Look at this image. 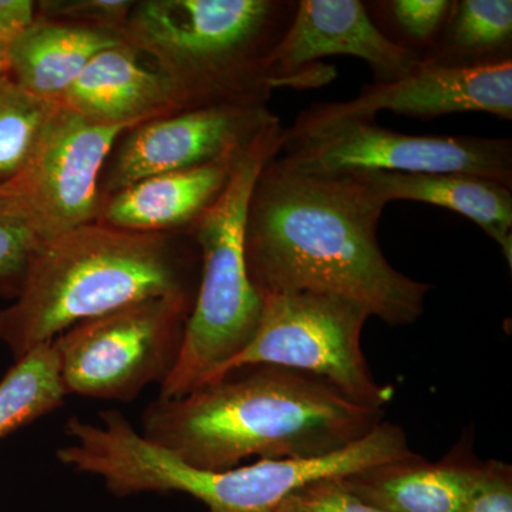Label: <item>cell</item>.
Instances as JSON below:
<instances>
[{"label":"cell","instance_id":"obj_1","mask_svg":"<svg viewBox=\"0 0 512 512\" xmlns=\"http://www.w3.org/2000/svg\"><path fill=\"white\" fill-rule=\"evenodd\" d=\"M386 205L360 173H306L272 158L252 190L245 227L256 291L262 298L329 293L366 306L387 325H412L431 286L384 256L377 228Z\"/></svg>","mask_w":512,"mask_h":512},{"label":"cell","instance_id":"obj_2","mask_svg":"<svg viewBox=\"0 0 512 512\" xmlns=\"http://www.w3.org/2000/svg\"><path fill=\"white\" fill-rule=\"evenodd\" d=\"M383 421V409L353 402L319 377L254 365L184 396L158 397L143 414L141 436L188 466L227 471L249 457L330 456Z\"/></svg>","mask_w":512,"mask_h":512},{"label":"cell","instance_id":"obj_3","mask_svg":"<svg viewBox=\"0 0 512 512\" xmlns=\"http://www.w3.org/2000/svg\"><path fill=\"white\" fill-rule=\"evenodd\" d=\"M137 232L90 222L43 239L16 301L0 311L15 360L67 329L147 299L197 292L201 256L191 234Z\"/></svg>","mask_w":512,"mask_h":512},{"label":"cell","instance_id":"obj_4","mask_svg":"<svg viewBox=\"0 0 512 512\" xmlns=\"http://www.w3.org/2000/svg\"><path fill=\"white\" fill-rule=\"evenodd\" d=\"M289 0L134 2L124 40L153 57L181 110L268 104L269 57L291 22Z\"/></svg>","mask_w":512,"mask_h":512},{"label":"cell","instance_id":"obj_5","mask_svg":"<svg viewBox=\"0 0 512 512\" xmlns=\"http://www.w3.org/2000/svg\"><path fill=\"white\" fill-rule=\"evenodd\" d=\"M284 131L278 121L255 138L221 197L190 229L200 249V282L177 365L161 384L163 399L208 382L254 338L264 298L249 278L245 259L248 205L259 174L281 153Z\"/></svg>","mask_w":512,"mask_h":512},{"label":"cell","instance_id":"obj_6","mask_svg":"<svg viewBox=\"0 0 512 512\" xmlns=\"http://www.w3.org/2000/svg\"><path fill=\"white\" fill-rule=\"evenodd\" d=\"M195 296L147 299L57 336L52 345L67 396L130 402L150 384H163L180 357Z\"/></svg>","mask_w":512,"mask_h":512},{"label":"cell","instance_id":"obj_7","mask_svg":"<svg viewBox=\"0 0 512 512\" xmlns=\"http://www.w3.org/2000/svg\"><path fill=\"white\" fill-rule=\"evenodd\" d=\"M369 318L366 306L329 293L264 296L254 338L208 382L239 367L279 366L319 377L353 402L383 409L394 390L376 382L363 355L360 342Z\"/></svg>","mask_w":512,"mask_h":512},{"label":"cell","instance_id":"obj_8","mask_svg":"<svg viewBox=\"0 0 512 512\" xmlns=\"http://www.w3.org/2000/svg\"><path fill=\"white\" fill-rule=\"evenodd\" d=\"M279 154L306 173L470 174L512 188L510 138L412 136L353 121L282 143Z\"/></svg>","mask_w":512,"mask_h":512},{"label":"cell","instance_id":"obj_9","mask_svg":"<svg viewBox=\"0 0 512 512\" xmlns=\"http://www.w3.org/2000/svg\"><path fill=\"white\" fill-rule=\"evenodd\" d=\"M136 126L92 123L57 104L28 167L13 181L43 239L99 220L104 165Z\"/></svg>","mask_w":512,"mask_h":512},{"label":"cell","instance_id":"obj_10","mask_svg":"<svg viewBox=\"0 0 512 512\" xmlns=\"http://www.w3.org/2000/svg\"><path fill=\"white\" fill-rule=\"evenodd\" d=\"M382 111L420 120L478 111L511 121L512 60L481 67H447L421 60L403 79L366 84L352 100L313 104L285 128L284 143L340 124L375 121Z\"/></svg>","mask_w":512,"mask_h":512},{"label":"cell","instance_id":"obj_11","mask_svg":"<svg viewBox=\"0 0 512 512\" xmlns=\"http://www.w3.org/2000/svg\"><path fill=\"white\" fill-rule=\"evenodd\" d=\"M279 117L268 104H221L175 111L128 130L111 154L101 197L153 175L188 170L241 153Z\"/></svg>","mask_w":512,"mask_h":512},{"label":"cell","instance_id":"obj_12","mask_svg":"<svg viewBox=\"0 0 512 512\" xmlns=\"http://www.w3.org/2000/svg\"><path fill=\"white\" fill-rule=\"evenodd\" d=\"M414 454L402 427L383 421L365 439L330 456L258 460L227 471L177 463L168 473V487L173 493L201 501L205 512H276L289 495L305 485L346 477Z\"/></svg>","mask_w":512,"mask_h":512},{"label":"cell","instance_id":"obj_13","mask_svg":"<svg viewBox=\"0 0 512 512\" xmlns=\"http://www.w3.org/2000/svg\"><path fill=\"white\" fill-rule=\"evenodd\" d=\"M352 56L369 64L373 82L403 79L421 57L384 35L360 0H299L288 28L269 57L276 89H309L329 83L333 67L323 57Z\"/></svg>","mask_w":512,"mask_h":512},{"label":"cell","instance_id":"obj_14","mask_svg":"<svg viewBox=\"0 0 512 512\" xmlns=\"http://www.w3.org/2000/svg\"><path fill=\"white\" fill-rule=\"evenodd\" d=\"M464 434L439 461L417 454L340 477L349 493L383 512H457L483 476L485 461Z\"/></svg>","mask_w":512,"mask_h":512},{"label":"cell","instance_id":"obj_15","mask_svg":"<svg viewBox=\"0 0 512 512\" xmlns=\"http://www.w3.org/2000/svg\"><path fill=\"white\" fill-rule=\"evenodd\" d=\"M247 148L201 167L144 178L104 198L97 221L127 231L190 232L221 197Z\"/></svg>","mask_w":512,"mask_h":512},{"label":"cell","instance_id":"obj_16","mask_svg":"<svg viewBox=\"0 0 512 512\" xmlns=\"http://www.w3.org/2000/svg\"><path fill=\"white\" fill-rule=\"evenodd\" d=\"M59 104L96 124H140L181 110L170 82L146 69L126 40L97 53Z\"/></svg>","mask_w":512,"mask_h":512},{"label":"cell","instance_id":"obj_17","mask_svg":"<svg viewBox=\"0 0 512 512\" xmlns=\"http://www.w3.org/2000/svg\"><path fill=\"white\" fill-rule=\"evenodd\" d=\"M124 42L114 30L37 16L8 45L9 76L40 99H62L97 53Z\"/></svg>","mask_w":512,"mask_h":512},{"label":"cell","instance_id":"obj_18","mask_svg":"<svg viewBox=\"0 0 512 512\" xmlns=\"http://www.w3.org/2000/svg\"><path fill=\"white\" fill-rule=\"evenodd\" d=\"M386 204L414 201L464 215L501 248L512 266V188L470 174L360 173Z\"/></svg>","mask_w":512,"mask_h":512},{"label":"cell","instance_id":"obj_19","mask_svg":"<svg viewBox=\"0 0 512 512\" xmlns=\"http://www.w3.org/2000/svg\"><path fill=\"white\" fill-rule=\"evenodd\" d=\"M421 60L447 67L511 62V0H454L436 46Z\"/></svg>","mask_w":512,"mask_h":512},{"label":"cell","instance_id":"obj_20","mask_svg":"<svg viewBox=\"0 0 512 512\" xmlns=\"http://www.w3.org/2000/svg\"><path fill=\"white\" fill-rule=\"evenodd\" d=\"M66 396L52 343L16 360L0 380V439L55 412Z\"/></svg>","mask_w":512,"mask_h":512},{"label":"cell","instance_id":"obj_21","mask_svg":"<svg viewBox=\"0 0 512 512\" xmlns=\"http://www.w3.org/2000/svg\"><path fill=\"white\" fill-rule=\"evenodd\" d=\"M57 104L26 92L9 74L0 79V185L26 170Z\"/></svg>","mask_w":512,"mask_h":512},{"label":"cell","instance_id":"obj_22","mask_svg":"<svg viewBox=\"0 0 512 512\" xmlns=\"http://www.w3.org/2000/svg\"><path fill=\"white\" fill-rule=\"evenodd\" d=\"M453 0H384L366 3L384 35L421 59L436 46L450 18Z\"/></svg>","mask_w":512,"mask_h":512},{"label":"cell","instance_id":"obj_23","mask_svg":"<svg viewBox=\"0 0 512 512\" xmlns=\"http://www.w3.org/2000/svg\"><path fill=\"white\" fill-rule=\"evenodd\" d=\"M42 241L16 185H0V296H18Z\"/></svg>","mask_w":512,"mask_h":512},{"label":"cell","instance_id":"obj_24","mask_svg":"<svg viewBox=\"0 0 512 512\" xmlns=\"http://www.w3.org/2000/svg\"><path fill=\"white\" fill-rule=\"evenodd\" d=\"M133 6L128 0H43L37 16L123 33Z\"/></svg>","mask_w":512,"mask_h":512},{"label":"cell","instance_id":"obj_25","mask_svg":"<svg viewBox=\"0 0 512 512\" xmlns=\"http://www.w3.org/2000/svg\"><path fill=\"white\" fill-rule=\"evenodd\" d=\"M276 512H383L346 490L340 477L323 478L299 488Z\"/></svg>","mask_w":512,"mask_h":512},{"label":"cell","instance_id":"obj_26","mask_svg":"<svg viewBox=\"0 0 512 512\" xmlns=\"http://www.w3.org/2000/svg\"><path fill=\"white\" fill-rule=\"evenodd\" d=\"M457 512H512V467L485 461L477 487Z\"/></svg>","mask_w":512,"mask_h":512},{"label":"cell","instance_id":"obj_27","mask_svg":"<svg viewBox=\"0 0 512 512\" xmlns=\"http://www.w3.org/2000/svg\"><path fill=\"white\" fill-rule=\"evenodd\" d=\"M37 2L0 0V42L9 43L35 23Z\"/></svg>","mask_w":512,"mask_h":512},{"label":"cell","instance_id":"obj_28","mask_svg":"<svg viewBox=\"0 0 512 512\" xmlns=\"http://www.w3.org/2000/svg\"><path fill=\"white\" fill-rule=\"evenodd\" d=\"M9 74L8 70V43L0 42V79Z\"/></svg>","mask_w":512,"mask_h":512}]
</instances>
